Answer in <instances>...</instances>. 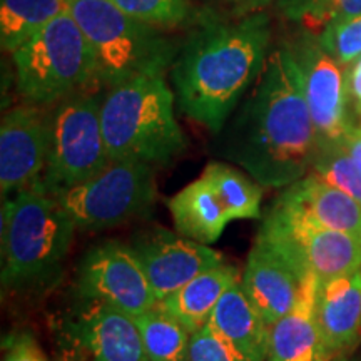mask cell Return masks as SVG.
Instances as JSON below:
<instances>
[{"mask_svg":"<svg viewBox=\"0 0 361 361\" xmlns=\"http://www.w3.org/2000/svg\"><path fill=\"white\" fill-rule=\"evenodd\" d=\"M319 149L303 75L290 47L269 52L264 69L236 116L221 130L218 154L263 188L301 179Z\"/></svg>","mask_w":361,"mask_h":361,"instance_id":"1","label":"cell"},{"mask_svg":"<svg viewBox=\"0 0 361 361\" xmlns=\"http://www.w3.org/2000/svg\"><path fill=\"white\" fill-rule=\"evenodd\" d=\"M269 39V20L259 12L194 34L173 67L179 111L219 134L263 72Z\"/></svg>","mask_w":361,"mask_h":361,"instance_id":"2","label":"cell"},{"mask_svg":"<svg viewBox=\"0 0 361 361\" xmlns=\"http://www.w3.org/2000/svg\"><path fill=\"white\" fill-rule=\"evenodd\" d=\"M164 69L151 67L107 89L101 124L111 161L168 164L186 149Z\"/></svg>","mask_w":361,"mask_h":361,"instance_id":"3","label":"cell"},{"mask_svg":"<svg viewBox=\"0 0 361 361\" xmlns=\"http://www.w3.org/2000/svg\"><path fill=\"white\" fill-rule=\"evenodd\" d=\"M74 221L42 180L4 200L2 288L29 290L61 271L75 231Z\"/></svg>","mask_w":361,"mask_h":361,"instance_id":"4","label":"cell"},{"mask_svg":"<svg viewBox=\"0 0 361 361\" xmlns=\"http://www.w3.org/2000/svg\"><path fill=\"white\" fill-rule=\"evenodd\" d=\"M12 61L27 104L42 107L101 87L96 56L69 11L13 51Z\"/></svg>","mask_w":361,"mask_h":361,"instance_id":"5","label":"cell"},{"mask_svg":"<svg viewBox=\"0 0 361 361\" xmlns=\"http://www.w3.org/2000/svg\"><path fill=\"white\" fill-rule=\"evenodd\" d=\"M67 11L96 56L99 84L104 87L169 64L168 49L152 32V25L129 17L111 0H67Z\"/></svg>","mask_w":361,"mask_h":361,"instance_id":"6","label":"cell"},{"mask_svg":"<svg viewBox=\"0 0 361 361\" xmlns=\"http://www.w3.org/2000/svg\"><path fill=\"white\" fill-rule=\"evenodd\" d=\"M79 229H104L146 214L156 201L152 164L111 161L101 173L51 192Z\"/></svg>","mask_w":361,"mask_h":361,"instance_id":"7","label":"cell"},{"mask_svg":"<svg viewBox=\"0 0 361 361\" xmlns=\"http://www.w3.org/2000/svg\"><path fill=\"white\" fill-rule=\"evenodd\" d=\"M101 124V102L90 92L64 99L51 116L47 164L42 184L49 192L84 183L109 164Z\"/></svg>","mask_w":361,"mask_h":361,"instance_id":"8","label":"cell"},{"mask_svg":"<svg viewBox=\"0 0 361 361\" xmlns=\"http://www.w3.org/2000/svg\"><path fill=\"white\" fill-rule=\"evenodd\" d=\"M258 236L319 281L361 269V238L314 223L276 201L264 214Z\"/></svg>","mask_w":361,"mask_h":361,"instance_id":"9","label":"cell"},{"mask_svg":"<svg viewBox=\"0 0 361 361\" xmlns=\"http://www.w3.org/2000/svg\"><path fill=\"white\" fill-rule=\"evenodd\" d=\"M62 361H144L141 335L134 316L101 303L80 301L59 323Z\"/></svg>","mask_w":361,"mask_h":361,"instance_id":"10","label":"cell"},{"mask_svg":"<svg viewBox=\"0 0 361 361\" xmlns=\"http://www.w3.org/2000/svg\"><path fill=\"white\" fill-rule=\"evenodd\" d=\"M80 300L101 301L130 316L154 308L157 298L129 245L102 241L85 252L75 279Z\"/></svg>","mask_w":361,"mask_h":361,"instance_id":"11","label":"cell"},{"mask_svg":"<svg viewBox=\"0 0 361 361\" xmlns=\"http://www.w3.org/2000/svg\"><path fill=\"white\" fill-rule=\"evenodd\" d=\"M130 250L141 263L157 301L200 276L204 271L224 264V256L209 245L152 228L130 241Z\"/></svg>","mask_w":361,"mask_h":361,"instance_id":"12","label":"cell"},{"mask_svg":"<svg viewBox=\"0 0 361 361\" xmlns=\"http://www.w3.org/2000/svg\"><path fill=\"white\" fill-rule=\"evenodd\" d=\"M51 117L34 104L17 106L0 124V191L2 197L42 179L49 154Z\"/></svg>","mask_w":361,"mask_h":361,"instance_id":"13","label":"cell"},{"mask_svg":"<svg viewBox=\"0 0 361 361\" xmlns=\"http://www.w3.org/2000/svg\"><path fill=\"white\" fill-rule=\"evenodd\" d=\"M303 75V87L319 147L341 142L351 124L346 116V87L341 64L322 47L308 44L293 51Z\"/></svg>","mask_w":361,"mask_h":361,"instance_id":"14","label":"cell"},{"mask_svg":"<svg viewBox=\"0 0 361 361\" xmlns=\"http://www.w3.org/2000/svg\"><path fill=\"white\" fill-rule=\"evenodd\" d=\"M305 276L283 252L256 236L241 274V284L252 305L273 324L296 305Z\"/></svg>","mask_w":361,"mask_h":361,"instance_id":"15","label":"cell"},{"mask_svg":"<svg viewBox=\"0 0 361 361\" xmlns=\"http://www.w3.org/2000/svg\"><path fill=\"white\" fill-rule=\"evenodd\" d=\"M319 278L308 273L291 311L269 324L268 361H331L318 323Z\"/></svg>","mask_w":361,"mask_h":361,"instance_id":"16","label":"cell"},{"mask_svg":"<svg viewBox=\"0 0 361 361\" xmlns=\"http://www.w3.org/2000/svg\"><path fill=\"white\" fill-rule=\"evenodd\" d=\"M276 202L335 231L361 238V204L311 173L288 186Z\"/></svg>","mask_w":361,"mask_h":361,"instance_id":"17","label":"cell"},{"mask_svg":"<svg viewBox=\"0 0 361 361\" xmlns=\"http://www.w3.org/2000/svg\"><path fill=\"white\" fill-rule=\"evenodd\" d=\"M316 314L333 356L355 346L361 336V269L319 283Z\"/></svg>","mask_w":361,"mask_h":361,"instance_id":"18","label":"cell"},{"mask_svg":"<svg viewBox=\"0 0 361 361\" xmlns=\"http://www.w3.org/2000/svg\"><path fill=\"white\" fill-rule=\"evenodd\" d=\"M209 324L251 361H268L269 323L247 298L241 279L228 288Z\"/></svg>","mask_w":361,"mask_h":361,"instance_id":"19","label":"cell"},{"mask_svg":"<svg viewBox=\"0 0 361 361\" xmlns=\"http://www.w3.org/2000/svg\"><path fill=\"white\" fill-rule=\"evenodd\" d=\"M174 228L180 236L213 245L231 223V216L213 184L200 176L168 201Z\"/></svg>","mask_w":361,"mask_h":361,"instance_id":"20","label":"cell"},{"mask_svg":"<svg viewBox=\"0 0 361 361\" xmlns=\"http://www.w3.org/2000/svg\"><path fill=\"white\" fill-rule=\"evenodd\" d=\"M239 279H241V274L234 266L226 263L219 264L192 278L164 300L157 301V306L174 316L189 331L196 333L197 329L209 323L211 314L216 305L219 303L221 296Z\"/></svg>","mask_w":361,"mask_h":361,"instance_id":"21","label":"cell"},{"mask_svg":"<svg viewBox=\"0 0 361 361\" xmlns=\"http://www.w3.org/2000/svg\"><path fill=\"white\" fill-rule=\"evenodd\" d=\"M67 11V0H0V44L13 52Z\"/></svg>","mask_w":361,"mask_h":361,"instance_id":"22","label":"cell"},{"mask_svg":"<svg viewBox=\"0 0 361 361\" xmlns=\"http://www.w3.org/2000/svg\"><path fill=\"white\" fill-rule=\"evenodd\" d=\"M149 361H189L192 333L159 306L134 316Z\"/></svg>","mask_w":361,"mask_h":361,"instance_id":"23","label":"cell"},{"mask_svg":"<svg viewBox=\"0 0 361 361\" xmlns=\"http://www.w3.org/2000/svg\"><path fill=\"white\" fill-rule=\"evenodd\" d=\"M202 176L213 184L223 200L231 219H259L263 191L261 184L247 178L241 171L224 164L209 162L202 171Z\"/></svg>","mask_w":361,"mask_h":361,"instance_id":"24","label":"cell"},{"mask_svg":"<svg viewBox=\"0 0 361 361\" xmlns=\"http://www.w3.org/2000/svg\"><path fill=\"white\" fill-rule=\"evenodd\" d=\"M313 173L361 204V168L341 142L322 146V152L313 161Z\"/></svg>","mask_w":361,"mask_h":361,"instance_id":"25","label":"cell"},{"mask_svg":"<svg viewBox=\"0 0 361 361\" xmlns=\"http://www.w3.org/2000/svg\"><path fill=\"white\" fill-rule=\"evenodd\" d=\"M124 13L147 25H174L188 17V0H111Z\"/></svg>","mask_w":361,"mask_h":361,"instance_id":"26","label":"cell"},{"mask_svg":"<svg viewBox=\"0 0 361 361\" xmlns=\"http://www.w3.org/2000/svg\"><path fill=\"white\" fill-rule=\"evenodd\" d=\"M319 44L340 64H351L361 57V13L351 19L329 24L322 32Z\"/></svg>","mask_w":361,"mask_h":361,"instance_id":"27","label":"cell"},{"mask_svg":"<svg viewBox=\"0 0 361 361\" xmlns=\"http://www.w3.org/2000/svg\"><path fill=\"white\" fill-rule=\"evenodd\" d=\"M189 361H251L229 343L221 333L204 324L191 335Z\"/></svg>","mask_w":361,"mask_h":361,"instance_id":"28","label":"cell"},{"mask_svg":"<svg viewBox=\"0 0 361 361\" xmlns=\"http://www.w3.org/2000/svg\"><path fill=\"white\" fill-rule=\"evenodd\" d=\"M361 13V0H324L308 24L310 29L324 30L329 24L351 19Z\"/></svg>","mask_w":361,"mask_h":361,"instance_id":"29","label":"cell"},{"mask_svg":"<svg viewBox=\"0 0 361 361\" xmlns=\"http://www.w3.org/2000/svg\"><path fill=\"white\" fill-rule=\"evenodd\" d=\"M4 350V361H49L39 341L27 331H19L6 338Z\"/></svg>","mask_w":361,"mask_h":361,"instance_id":"30","label":"cell"},{"mask_svg":"<svg viewBox=\"0 0 361 361\" xmlns=\"http://www.w3.org/2000/svg\"><path fill=\"white\" fill-rule=\"evenodd\" d=\"M346 87H348L350 97L353 99L356 111L361 114V57L356 59V61L353 62V67H351V71H350Z\"/></svg>","mask_w":361,"mask_h":361,"instance_id":"31","label":"cell"},{"mask_svg":"<svg viewBox=\"0 0 361 361\" xmlns=\"http://www.w3.org/2000/svg\"><path fill=\"white\" fill-rule=\"evenodd\" d=\"M341 146L348 151V154L361 168V128L351 126L345 137L341 139Z\"/></svg>","mask_w":361,"mask_h":361,"instance_id":"32","label":"cell"},{"mask_svg":"<svg viewBox=\"0 0 361 361\" xmlns=\"http://www.w3.org/2000/svg\"><path fill=\"white\" fill-rule=\"evenodd\" d=\"M239 12H258L261 8L271 4V0H229Z\"/></svg>","mask_w":361,"mask_h":361,"instance_id":"33","label":"cell"},{"mask_svg":"<svg viewBox=\"0 0 361 361\" xmlns=\"http://www.w3.org/2000/svg\"><path fill=\"white\" fill-rule=\"evenodd\" d=\"M335 361H351V360H346V358H338V360H335Z\"/></svg>","mask_w":361,"mask_h":361,"instance_id":"34","label":"cell"},{"mask_svg":"<svg viewBox=\"0 0 361 361\" xmlns=\"http://www.w3.org/2000/svg\"><path fill=\"white\" fill-rule=\"evenodd\" d=\"M144 361H149V360H144Z\"/></svg>","mask_w":361,"mask_h":361,"instance_id":"35","label":"cell"}]
</instances>
